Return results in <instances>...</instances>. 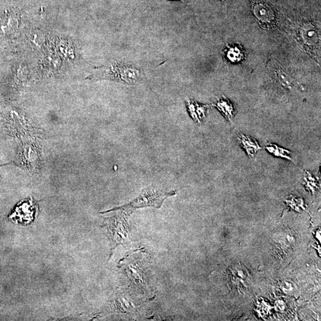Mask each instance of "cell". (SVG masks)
Listing matches in <instances>:
<instances>
[{
	"mask_svg": "<svg viewBox=\"0 0 321 321\" xmlns=\"http://www.w3.org/2000/svg\"><path fill=\"white\" fill-rule=\"evenodd\" d=\"M142 75L141 70L136 66L122 61H113L94 69L86 79L112 81L135 85L143 79Z\"/></svg>",
	"mask_w": 321,
	"mask_h": 321,
	"instance_id": "obj_1",
	"label": "cell"
},
{
	"mask_svg": "<svg viewBox=\"0 0 321 321\" xmlns=\"http://www.w3.org/2000/svg\"><path fill=\"white\" fill-rule=\"evenodd\" d=\"M176 192L174 190L166 192L156 187L155 186H150L144 189L139 194L132 200L129 202L121 207L115 208L111 211L120 210L122 209L127 210H134V209L143 208L145 207H154L159 209L162 207L164 200L168 197L175 195Z\"/></svg>",
	"mask_w": 321,
	"mask_h": 321,
	"instance_id": "obj_2",
	"label": "cell"
},
{
	"mask_svg": "<svg viewBox=\"0 0 321 321\" xmlns=\"http://www.w3.org/2000/svg\"><path fill=\"white\" fill-rule=\"evenodd\" d=\"M19 21V14L17 10L9 8L3 11L0 15V31L5 34L12 33L16 28Z\"/></svg>",
	"mask_w": 321,
	"mask_h": 321,
	"instance_id": "obj_3",
	"label": "cell"
},
{
	"mask_svg": "<svg viewBox=\"0 0 321 321\" xmlns=\"http://www.w3.org/2000/svg\"><path fill=\"white\" fill-rule=\"evenodd\" d=\"M253 11L259 21L264 23H270L274 20V11L267 3L261 2L255 3L253 6Z\"/></svg>",
	"mask_w": 321,
	"mask_h": 321,
	"instance_id": "obj_4",
	"label": "cell"
},
{
	"mask_svg": "<svg viewBox=\"0 0 321 321\" xmlns=\"http://www.w3.org/2000/svg\"><path fill=\"white\" fill-rule=\"evenodd\" d=\"M186 106L190 116L195 122H200L206 116L209 106L199 104L190 99H186Z\"/></svg>",
	"mask_w": 321,
	"mask_h": 321,
	"instance_id": "obj_5",
	"label": "cell"
},
{
	"mask_svg": "<svg viewBox=\"0 0 321 321\" xmlns=\"http://www.w3.org/2000/svg\"><path fill=\"white\" fill-rule=\"evenodd\" d=\"M238 140L240 141L242 147L247 152L249 158H254L257 152L262 149L254 138L252 137L240 134L239 136L238 137Z\"/></svg>",
	"mask_w": 321,
	"mask_h": 321,
	"instance_id": "obj_6",
	"label": "cell"
},
{
	"mask_svg": "<svg viewBox=\"0 0 321 321\" xmlns=\"http://www.w3.org/2000/svg\"><path fill=\"white\" fill-rule=\"evenodd\" d=\"M214 106L218 108L228 121L231 122L235 114L232 103L224 97L223 98L219 99Z\"/></svg>",
	"mask_w": 321,
	"mask_h": 321,
	"instance_id": "obj_7",
	"label": "cell"
},
{
	"mask_svg": "<svg viewBox=\"0 0 321 321\" xmlns=\"http://www.w3.org/2000/svg\"><path fill=\"white\" fill-rule=\"evenodd\" d=\"M275 76L278 83L283 88L289 89L290 91H292L297 87V82L294 79V78L289 75L288 74L284 72L282 70H275Z\"/></svg>",
	"mask_w": 321,
	"mask_h": 321,
	"instance_id": "obj_8",
	"label": "cell"
},
{
	"mask_svg": "<svg viewBox=\"0 0 321 321\" xmlns=\"http://www.w3.org/2000/svg\"><path fill=\"white\" fill-rule=\"evenodd\" d=\"M266 149L269 152L275 156L287 159L293 162V159L290 156L291 152L287 149L279 147L274 144H270V146L267 147Z\"/></svg>",
	"mask_w": 321,
	"mask_h": 321,
	"instance_id": "obj_9",
	"label": "cell"
},
{
	"mask_svg": "<svg viewBox=\"0 0 321 321\" xmlns=\"http://www.w3.org/2000/svg\"><path fill=\"white\" fill-rule=\"evenodd\" d=\"M227 57L232 62H237L241 61L243 57L242 51L237 47L230 48L228 51Z\"/></svg>",
	"mask_w": 321,
	"mask_h": 321,
	"instance_id": "obj_10",
	"label": "cell"
},
{
	"mask_svg": "<svg viewBox=\"0 0 321 321\" xmlns=\"http://www.w3.org/2000/svg\"><path fill=\"white\" fill-rule=\"evenodd\" d=\"M218 1L223 2H229V0H218Z\"/></svg>",
	"mask_w": 321,
	"mask_h": 321,
	"instance_id": "obj_11",
	"label": "cell"
},
{
	"mask_svg": "<svg viewBox=\"0 0 321 321\" xmlns=\"http://www.w3.org/2000/svg\"><path fill=\"white\" fill-rule=\"evenodd\" d=\"M180 1H182V2H184V1H183V0H180Z\"/></svg>",
	"mask_w": 321,
	"mask_h": 321,
	"instance_id": "obj_12",
	"label": "cell"
}]
</instances>
